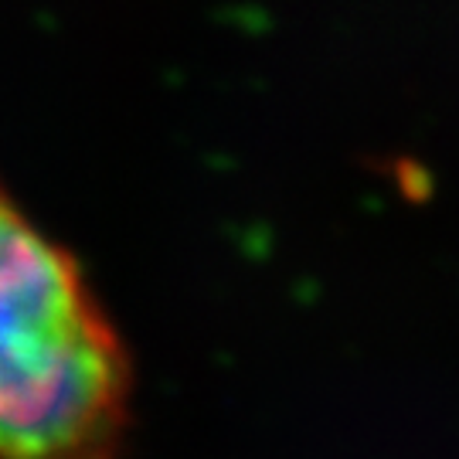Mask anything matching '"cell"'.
Masks as SVG:
<instances>
[{"mask_svg": "<svg viewBox=\"0 0 459 459\" xmlns=\"http://www.w3.org/2000/svg\"><path fill=\"white\" fill-rule=\"evenodd\" d=\"M133 368L79 259L0 184V459H126Z\"/></svg>", "mask_w": 459, "mask_h": 459, "instance_id": "1", "label": "cell"}]
</instances>
